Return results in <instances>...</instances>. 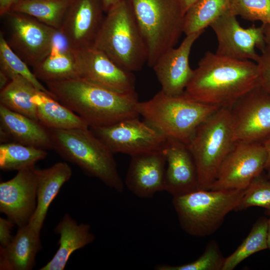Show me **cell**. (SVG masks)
I'll use <instances>...</instances> for the list:
<instances>
[{
  "label": "cell",
  "mask_w": 270,
  "mask_h": 270,
  "mask_svg": "<svg viewBox=\"0 0 270 270\" xmlns=\"http://www.w3.org/2000/svg\"><path fill=\"white\" fill-rule=\"evenodd\" d=\"M258 85L256 62L208 51L194 70L184 94L204 104L230 108Z\"/></svg>",
  "instance_id": "cell-1"
},
{
  "label": "cell",
  "mask_w": 270,
  "mask_h": 270,
  "mask_svg": "<svg viewBox=\"0 0 270 270\" xmlns=\"http://www.w3.org/2000/svg\"><path fill=\"white\" fill-rule=\"evenodd\" d=\"M53 98L82 118L90 128L138 117L136 92H116L78 78L46 82Z\"/></svg>",
  "instance_id": "cell-2"
},
{
  "label": "cell",
  "mask_w": 270,
  "mask_h": 270,
  "mask_svg": "<svg viewBox=\"0 0 270 270\" xmlns=\"http://www.w3.org/2000/svg\"><path fill=\"white\" fill-rule=\"evenodd\" d=\"M48 130L52 149L62 158L108 187L123 192L114 154L90 129Z\"/></svg>",
  "instance_id": "cell-3"
},
{
  "label": "cell",
  "mask_w": 270,
  "mask_h": 270,
  "mask_svg": "<svg viewBox=\"0 0 270 270\" xmlns=\"http://www.w3.org/2000/svg\"><path fill=\"white\" fill-rule=\"evenodd\" d=\"M93 46L124 70H140L147 62V50L131 6L122 0L104 16Z\"/></svg>",
  "instance_id": "cell-4"
},
{
  "label": "cell",
  "mask_w": 270,
  "mask_h": 270,
  "mask_svg": "<svg viewBox=\"0 0 270 270\" xmlns=\"http://www.w3.org/2000/svg\"><path fill=\"white\" fill-rule=\"evenodd\" d=\"M218 108L184 94L171 96L161 90L148 100L138 102L136 107L139 116L167 138L186 144L198 127Z\"/></svg>",
  "instance_id": "cell-5"
},
{
  "label": "cell",
  "mask_w": 270,
  "mask_h": 270,
  "mask_svg": "<svg viewBox=\"0 0 270 270\" xmlns=\"http://www.w3.org/2000/svg\"><path fill=\"white\" fill-rule=\"evenodd\" d=\"M245 190L199 189L173 196L172 204L182 228L190 235L204 237L220 228L240 202Z\"/></svg>",
  "instance_id": "cell-6"
},
{
  "label": "cell",
  "mask_w": 270,
  "mask_h": 270,
  "mask_svg": "<svg viewBox=\"0 0 270 270\" xmlns=\"http://www.w3.org/2000/svg\"><path fill=\"white\" fill-rule=\"evenodd\" d=\"M234 144L229 108H219L198 127L187 145L196 168L200 189L210 190Z\"/></svg>",
  "instance_id": "cell-7"
},
{
  "label": "cell",
  "mask_w": 270,
  "mask_h": 270,
  "mask_svg": "<svg viewBox=\"0 0 270 270\" xmlns=\"http://www.w3.org/2000/svg\"><path fill=\"white\" fill-rule=\"evenodd\" d=\"M130 6L152 68L184 33V15L178 0H132Z\"/></svg>",
  "instance_id": "cell-8"
},
{
  "label": "cell",
  "mask_w": 270,
  "mask_h": 270,
  "mask_svg": "<svg viewBox=\"0 0 270 270\" xmlns=\"http://www.w3.org/2000/svg\"><path fill=\"white\" fill-rule=\"evenodd\" d=\"M2 17L6 20L7 42L28 65L33 67L50 54L58 30L24 14L10 11Z\"/></svg>",
  "instance_id": "cell-9"
},
{
  "label": "cell",
  "mask_w": 270,
  "mask_h": 270,
  "mask_svg": "<svg viewBox=\"0 0 270 270\" xmlns=\"http://www.w3.org/2000/svg\"><path fill=\"white\" fill-rule=\"evenodd\" d=\"M262 143L236 142L222 162L210 190H243L266 169Z\"/></svg>",
  "instance_id": "cell-10"
},
{
  "label": "cell",
  "mask_w": 270,
  "mask_h": 270,
  "mask_svg": "<svg viewBox=\"0 0 270 270\" xmlns=\"http://www.w3.org/2000/svg\"><path fill=\"white\" fill-rule=\"evenodd\" d=\"M90 129L114 154L122 153L130 156L162 150L167 139L145 120H140L138 117Z\"/></svg>",
  "instance_id": "cell-11"
},
{
  "label": "cell",
  "mask_w": 270,
  "mask_h": 270,
  "mask_svg": "<svg viewBox=\"0 0 270 270\" xmlns=\"http://www.w3.org/2000/svg\"><path fill=\"white\" fill-rule=\"evenodd\" d=\"M230 111L235 143H262L270 136V96L259 84Z\"/></svg>",
  "instance_id": "cell-12"
},
{
  "label": "cell",
  "mask_w": 270,
  "mask_h": 270,
  "mask_svg": "<svg viewBox=\"0 0 270 270\" xmlns=\"http://www.w3.org/2000/svg\"><path fill=\"white\" fill-rule=\"evenodd\" d=\"M210 27L218 40L216 53L222 56L256 62L260 54L256 48L261 51L266 46L262 25L244 28L230 10L214 22Z\"/></svg>",
  "instance_id": "cell-13"
},
{
  "label": "cell",
  "mask_w": 270,
  "mask_h": 270,
  "mask_svg": "<svg viewBox=\"0 0 270 270\" xmlns=\"http://www.w3.org/2000/svg\"><path fill=\"white\" fill-rule=\"evenodd\" d=\"M79 78L116 92H136L133 72L124 70L93 46L72 50Z\"/></svg>",
  "instance_id": "cell-14"
},
{
  "label": "cell",
  "mask_w": 270,
  "mask_h": 270,
  "mask_svg": "<svg viewBox=\"0 0 270 270\" xmlns=\"http://www.w3.org/2000/svg\"><path fill=\"white\" fill-rule=\"evenodd\" d=\"M102 0H69L58 30L69 48L92 46L104 16Z\"/></svg>",
  "instance_id": "cell-15"
},
{
  "label": "cell",
  "mask_w": 270,
  "mask_h": 270,
  "mask_svg": "<svg viewBox=\"0 0 270 270\" xmlns=\"http://www.w3.org/2000/svg\"><path fill=\"white\" fill-rule=\"evenodd\" d=\"M37 176L34 166L18 170L0 184V212L18 228L28 224L36 206Z\"/></svg>",
  "instance_id": "cell-16"
},
{
  "label": "cell",
  "mask_w": 270,
  "mask_h": 270,
  "mask_svg": "<svg viewBox=\"0 0 270 270\" xmlns=\"http://www.w3.org/2000/svg\"><path fill=\"white\" fill-rule=\"evenodd\" d=\"M204 32L186 36L180 45L164 52L152 67L165 94L177 96L184 94L193 74L189 64L192 46Z\"/></svg>",
  "instance_id": "cell-17"
},
{
  "label": "cell",
  "mask_w": 270,
  "mask_h": 270,
  "mask_svg": "<svg viewBox=\"0 0 270 270\" xmlns=\"http://www.w3.org/2000/svg\"><path fill=\"white\" fill-rule=\"evenodd\" d=\"M162 150L166 162L164 191L175 196L199 190L196 168L187 144L167 138Z\"/></svg>",
  "instance_id": "cell-18"
},
{
  "label": "cell",
  "mask_w": 270,
  "mask_h": 270,
  "mask_svg": "<svg viewBox=\"0 0 270 270\" xmlns=\"http://www.w3.org/2000/svg\"><path fill=\"white\" fill-rule=\"evenodd\" d=\"M166 158L162 150L131 156L125 179L128 188L141 198L164 190Z\"/></svg>",
  "instance_id": "cell-19"
},
{
  "label": "cell",
  "mask_w": 270,
  "mask_h": 270,
  "mask_svg": "<svg viewBox=\"0 0 270 270\" xmlns=\"http://www.w3.org/2000/svg\"><path fill=\"white\" fill-rule=\"evenodd\" d=\"M1 143L14 142L43 150L52 149L48 128L38 120L0 104Z\"/></svg>",
  "instance_id": "cell-20"
},
{
  "label": "cell",
  "mask_w": 270,
  "mask_h": 270,
  "mask_svg": "<svg viewBox=\"0 0 270 270\" xmlns=\"http://www.w3.org/2000/svg\"><path fill=\"white\" fill-rule=\"evenodd\" d=\"M36 206L28 224L40 234L50 204L64 184L70 178L72 170L67 163L58 162L46 168L36 169Z\"/></svg>",
  "instance_id": "cell-21"
},
{
  "label": "cell",
  "mask_w": 270,
  "mask_h": 270,
  "mask_svg": "<svg viewBox=\"0 0 270 270\" xmlns=\"http://www.w3.org/2000/svg\"><path fill=\"white\" fill-rule=\"evenodd\" d=\"M42 248L40 234L28 224L18 228L16 234L0 248V270H30Z\"/></svg>",
  "instance_id": "cell-22"
},
{
  "label": "cell",
  "mask_w": 270,
  "mask_h": 270,
  "mask_svg": "<svg viewBox=\"0 0 270 270\" xmlns=\"http://www.w3.org/2000/svg\"><path fill=\"white\" fill-rule=\"evenodd\" d=\"M88 224H78L69 214H65L54 228L60 236L59 247L52 258L40 270H63L71 254L94 240Z\"/></svg>",
  "instance_id": "cell-23"
},
{
  "label": "cell",
  "mask_w": 270,
  "mask_h": 270,
  "mask_svg": "<svg viewBox=\"0 0 270 270\" xmlns=\"http://www.w3.org/2000/svg\"><path fill=\"white\" fill-rule=\"evenodd\" d=\"M32 102L38 121L48 129L88 128L87 123L70 108L48 94L38 90Z\"/></svg>",
  "instance_id": "cell-24"
},
{
  "label": "cell",
  "mask_w": 270,
  "mask_h": 270,
  "mask_svg": "<svg viewBox=\"0 0 270 270\" xmlns=\"http://www.w3.org/2000/svg\"><path fill=\"white\" fill-rule=\"evenodd\" d=\"M232 0H198L184 16V33L186 35L205 28L230 10Z\"/></svg>",
  "instance_id": "cell-25"
},
{
  "label": "cell",
  "mask_w": 270,
  "mask_h": 270,
  "mask_svg": "<svg viewBox=\"0 0 270 270\" xmlns=\"http://www.w3.org/2000/svg\"><path fill=\"white\" fill-rule=\"evenodd\" d=\"M38 90L28 80L18 75L0 92V104L38 120L36 106L32 99Z\"/></svg>",
  "instance_id": "cell-26"
},
{
  "label": "cell",
  "mask_w": 270,
  "mask_h": 270,
  "mask_svg": "<svg viewBox=\"0 0 270 270\" xmlns=\"http://www.w3.org/2000/svg\"><path fill=\"white\" fill-rule=\"evenodd\" d=\"M32 68L38 79L46 83L78 78L70 48L52 49L48 56Z\"/></svg>",
  "instance_id": "cell-27"
},
{
  "label": "cell",
  "mask_w": 270,
  "mask_h": 270,
  "mask_svg": "<svg viewBox=\"0 0 270 270\" xmlns=\"http://www.w3.org/2000/svg\"><path fill=\"white\" fill-rule=\"evenodd\" d=\"M68 2L69 0H20L10 11L28 15L59 30Z\"/></svg>",
  "instance_id": "cell-28"
},
{
  "label": "cell",
  "mask_w": 270,
  "mask_h": 270,
  "mask_svg": "<svg viewBox=\"0 0 270 270\" xmlns=\"http://www.w3.org/2000/svg\"><path fill=\"white\" fill-rule=\"evenodd\" d=\"M46 150L14 142L1 143L0 168L4 171L20 170L34 166L46 156Z\"/></svg>",
  "instance_id": "cell-29"
},
{
  "label": "cell",
  "mask_w": 270,
  "mask_h": 270,
  "mask_svg": "<svg viewBox=\"0 0 270 270\" xmlns=\"http://www.w3.org/2000/svg\"><path fill=\"white\" fill-rule=\"evenodd\" d=\"M268 219L262 216L253 225L247 236L237 248L225 258L222 270H232L251 255L268 248Z\"/></svg>",
  "instance_id": "cell-30"
},
{
  "label": "cell",
  "mask_w": 270,
  "mask_h": 270,
  "mask_svg": "<svg viewBox=\"0 0 270 270\" xmlns=\"http://www.w3.org/2000/svg\"><path fill=\"white\" fill-rule=\"evenodd\" d=\"M0 70L4 72L10 80L16 76H20L28 80L38 90L52 97L47 88L41 84L30 70L26 63L12 49L2 31L0 32Z\"/></svg>",
  "instance_id": "cell-31"
},
{
  "label": "cell",
  "mask_w": 270,
  "mask_h": 270,
  "mask_svg": "<svg viewBox=\"0 0 270 270\" xmlns=\"http://www.w3.org/2000/svg\"><path fill=\"white\" fill-rule=\"evenodd\" d=\"M225 258L218 244L214 240L206 245L202 254L195 260L178 266L159 264L158 270H222Z\"/></svg>",
  "instance_id": "cell-32"
},
{
  "label": "cell",
  "mask_w": 270,
  "mask_h": 270,
  "mask_svg": "<svg viewBox=\"0 0 270 270\" xmlns=\"http://www.w3.org/2000/svg\"><path fill=\"white\" fill-rule=\"evenodd\" d=\"M260 206L270 210V178L262 173L254 178L245 190L235 209L241 211L251 206Z\"/></svg>",
  "instance_id": "cell-33"
},
{
  "label": "cell",
  "mask_w": 270,
  "mask_h": 270,
  "mask_svg": "<svg viewBox=\"0 0 270 270\" xmlns=\"http://www.w3.org/2000/svg\"><path fill=\"white\" fill-rule=\"evenodd\" d=\"M230 10L248 20L270 24V0H232Z\"/></svg>",
  "instance_id": "cell-34"
},
{
  "label": "cell",
  "mask_w": 270,
  "mask_h": 270,
  "mask_svg": "<svg viewBox=\"0 0 270 270\" xmlns=\"http://www.w3.org/2000/svg\"><path fill=\"white\" fill-rule=\"evenodd\" d=\"M259 86L270 96V46L266 44L256 62Z\"/></svg>",
  "instance_id": "cell-35"
},
{
  "label": "cell",
  "mask_w": 270,
  "mask_h": 270,
  "mask_svg": "<svg viewBox=\"0 0 270 270\" xmlns=\"http://www.w3.org/2000/svg\"><path fill=\"white\" fill-rule=\"evenodd\" d=\"M15 224L10 219L0 218V246H6L13 238L12 232Z\"/></svg>",
  "instance_id": "cell-36"
},
{
  "label": "cell",
  "mask_w": 270,
  "mask_h": 270,
  "mask_svg": "<svg viewBox=\"0 0 270 270\" xmlns=\"http://www.w3.org/2000/svg\"><path fill=\"white\" fill-rule=\"evenodd\" d=\"M20 0H0V16H2Z\"/></svg>",
  "instance_id": "cell-37"
},
{
  "label": "cell",
  "mask_w": 270,
  "mask_h": 270,
  "mask_svg": "<svg viewBox=\"0 0 270 270\" xmlns=\"http://www.w3.org/2000/svg\"><path fill=\"white\" fill-rule=\"evenodd\" d=\"M198 0H178L182 12L184 14Z\"/></svg>",
  "instance_id": "cell-38"
},
{
  "label": "cell",
  "mask_w": 270,
  "mask_h": 270,
  "mask_svg": "<svg viewBox=\"0 0 270 270\" xmlns=\"http://www.w3.org/2000/svg\"><path fill=\"white\" fill-rule=\"evenodd\" d=\"M122 0H102L104 10L107 12L113 6Z\"/></svg>",
  "instance_id": "cell-39"
},
{
  "label": "cell",
  "mask_w": 270,
  "mask_h": 270,
  "mask_svg": "<svg viewBox=\"0 0 270 270\" xmlns=\"http://www.w3.org/2000/svg\"><path fill=\"white\" fill-rule=\"evenodd\" d=\"M10 80L4 72L0 70V90L4 88L10 82Z\"/></svg>",
  "instance_id": "cell-40"
},
{
  "label": "cell",
  "mask_w": 270,
  "mask_h": 270,
  "mask_svg": "<svg viewBox=\"0 0 270 270\" xmlns=\"http://www.w3.org/2000/svg\"><path fill=\"white\" fill-rule=\"evenodd\" d=\"M266 44L270 46V24H262Z\"/></svg>",
  "instance_id": "cell-41"
},
{
  "label": "cell",
  "mask_w": 270,
  "mask_h": 270,
  "mask_svg": "<svg viewBox=\"0 0 270 270\" xmlns=\"http://www.w3.org/2000/svg\"><path fill=\"white\" fill-rule=\"evenodd\" d=\"M268 153V160L266 166V170L270 167V136L262 142Z\"/></svg>",
  "instance_id": "cell-42"
},
{
  "label": "cell",
  "mask_w": 270,
  "mask_h": 270,
  "mask_svg": "<svg viewBox=\"0 0 270 270\" xmlns=\"http://www.w3.org/2000/svg\"><path fill=\"white\" fill-rule=\"evenodd\" d=\"M266 240L268 248L270 250V215L268 222Z\"/></svg>",
  "instance_id": "cell-43"
},
{
  "label": "cell",
  "mask_w": 270,
  "mask_h": 270,
  "mask_svg": "<svg viewBox=\"0 0 270 270\" xmlns=\"http://www.w3.org/2000/svg\"><path fill=\"white\" fill-rule=\"evenodd\" d=\"M266 170L268 171L266 176H268V178H270V167H269L268 168H267Z\"/></svg>",
  "instance_id": "cell-44"
},
{
  "label": "cell",
  "mask_w": 270,
  "mask_h": 270,
  "mask_svg": "<svg viewBox=\"0 0 270 270\" xmlns=\"http://www.w3.org/2000/svg\"><path fill=\"white\" fill-rule=\"evenodd\" d=\"M266 212L269 216L270 215V210L266 211Z\"/></svg>",
  "instance_id": "cell-45"
},
{
  "label": "cell",
  "mask_w": 270,
  "mask_h": 270,
  "mask_svg": "<svg viewBox=\"0 0 270 270\" xmlns=\"http://www.w3.org/2000/svg\"></svg>",
  "instance_id": "cell-46"
}]
</instances>
